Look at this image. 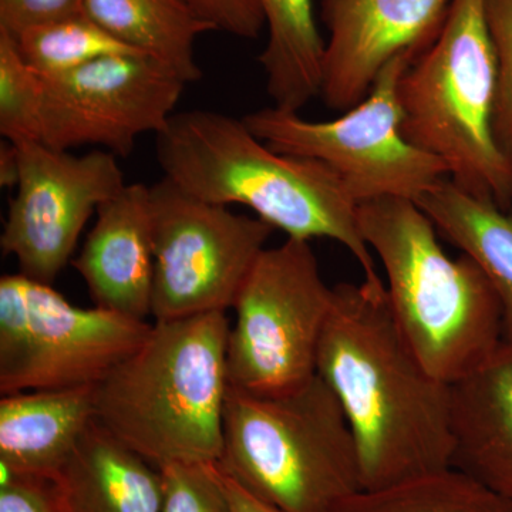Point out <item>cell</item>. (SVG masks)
I'll return each mask as SVG.
<instances>
[{"label": "cell", "instance_id": "6da1fadb", "mask_svg": "<svg viewBox=\"0 0 512 512\" xmlns=\"http://www.w3.org/2000/svg\"><path fill=\"white\" fill-rule=\"evenodd\" d=\"M318 375L355 437L362 488L382 490L453 468V397L414 355L386 285L333 286Z\"/></svg>", "mask_w": 512, "mask_h": 512}, {"label": "cell", "instance_id": "7a4b0ae2", "mask_svg": "<svg viewBox=\"0 0 512 512\" xmlns=\"http://www.w3.org/2000/svg\"><path fill=\"white\" fill-rule=\"evenodd\" d=\"M164 177L212 204H241L288 238L348 248L365 282L382 285L359 225V204L329 165L276 153L244 120L214 110L175 113L156 136Z\"/></svg>", "mask_w": 512, "mask_h": 512}, {"label": "cell", "instance_id": "3957f363", "mask_svg": "<svg viewBox=\"0 0 512 512\" xmlns=\"http://www.w3.org/2000/svg\"><path fill=\"white\" fill-rule=\"evenodd\" d=\"M225 312L154 322L96 386V419L157 468L218 463L229 390Z\"/></svg>", "mask_w": 512, "mask_h": 512}, {"label": "cell", "instance_id": "277c9868", "mask_svg": "<svg viewBox=\"0 0 512 512\" xmlns=\"http://www.w3.org/2000/svg\"><path fill=\"white\" fill-rule=\"evenodd\" d=\"M359 225L382 261L390 309L414 355L441 382L464 379L503 335L504 306L483 268L467 254L450 258L412 200L362 202Z\"/></svg>", "mask_w": 512, "mask_h": 512}, {"label": "cell", "instance_id": "5b68a950", "mask_svg": "<svg viewBox=\"0 0 512 512\" xmlns=\"http://www.w3.org/2000/svg\"><path fill=\"white\" fill-rule=\"evenodd\" d=\"M217 464L282 512H336L363 490L353 431L319 375L274 397L229 387Z\"/></svg>", "mask_w": 512, "mask_h": 512}, {"label": "cell", "instance_id": "8992f818", "mask_svg": "<svg viewBox=\"0 0 512 512\" xmlns=\"http://www.w3.org/2000/svg\"><path fill=\"white\" fill-rule=\"evenodd\" d=\"M403 137L440 158L450 180L508 211L512 167L494 137L497 59L485 0H453L439 36L397 86Z\"/></svg>", "mask_w": 512, "mask_h": 512}, {"label": "cell", "instance_id": "52a82bcc", "mask_svg": "<svg viewBox=\"0 0 512 512\" xmlns=\"http://www.w3.org/2000/svg\"><path fill=\"white\" fill-rule=\"evenodd\" d=\"M333 303L305 239L265 248L232 308L229 387L258 397L298 390L318 375V352Z\"/></svg>", "mask_w": 512, "mask_h": 512}, {"label": "cell", "instance_id": "ba28073f", "mask_svg": "<svg viewBox=\"0 0 512 512\" xmlns=\"http://www.w3.org/2000/svg\"><path fill=\"white\" fill-rule=\"evenodd\" d=\"M413 63L399 57L387 64L366 99L339 119L308 121L272 106L242 120L276 153L329 165L357 204L380 198L416 202L450 173L440 158L414 147L400 130L397 86Z\"/></svg>", "mask_w": 512, "mask_h": 512}, {"label": "cell", "instance_id": "9c48e42d", "mask_svg": "<svg viewBox=\"0 0 512 512\" xmlns=\"http://www.w3.org/2000/svg\"><path fill=\"white\" fill-rule=\"evenodd\" d=\"M151 325L74 306L22 274L0 279V393L97 386L147 338Z\"/></svg>", "mask_w": 512, "mask_h": 512}, {"label": "cell", "instance_id": "30bf717a", "mask_svg": "<svg viewBox=\"0 0 512 512\" xmlns=\"http://www.w3.org/2000/svg\"><path fill=\"white\" fill-rule=\"evenodd\" d=\"M150 197L154 322L227 312L275 228L165 177L151 185Z\"/></svg>", "mask_w": 512, "mask_h": 512}, {"label": "cell", "instance_id": "8fae6325", "mask_svg": "<svg viewBox=\"0 0 512 512\" xmlns=\"http://www.w3.org/2000/svg\"><path fill=\"white\" fill-rule=\"evenodd\" d=\"M42 80L39 143L62 151L99 146L117 157L130 156L143 134L164 130L187 84L141 53L103 57Z\"/></svg>", "mask_w": 512, "mask_h": 512}, {"label": "cell", "instance_id": "7c38bea8", "mask_svg": "<svg viewBox=\"0 0 512 512\" xmlns=\"http://www.w3.org/2000/svg\"><path fill=\"white\" fill-rule=\"evenodd\" d=\"M13 144L18 183L0 247L18 261L19 274L52 285L72 259L90 217L126 187L123 170L106 150L74 156L39 141Z\"/></svg>", "mask_w": 512, "mask_h": 512}, {"label": "cell", "instance_id": "4fadbf2b", "mask_svg": "<svg viewBox=\"0 0 512 512\" xmlns=\"http://www.w3.org/2000/svg\"><path fill=\"white\" fill-rule=\"evenodd\" d=\"M453 0H320L328 29L320 96L348 111L399 57L417 59L439 36Z\"/></svg>", "mask_w": 512, "mask_h": 512}, {"label": "cell", "instance_id": "5bb4252c", "mask_svg": "<svg viewBox=\"0 0 512 512\" xmlns=\"http://www.w3.org/2000/svg\"><path fill=\"white\" fill-rule=\"evenodd\" d=\"M97 221L72 262L94 306L146 320L154 279L150 187L126 184L97 208Z\"/></svg>", "mask_w": 512, "mask_h": 512}, {"label": "cell", "instance_id": "9a60e30c", "mask_svg": "<svg viewBox=\"0 0 512 512\" xmlns=\"http://www.w3.org/2000/svg\"><path fill=\"white\" fill-rule=\"evenodd\" d=\"M453 468L512 504V318L493 352L451 384Z\"/></svg>", "mask_w": 512, "mask_h": 512}, {"label": "cell", "instance_id": "2e32d148", "mask_svg": "<svg viewBox=\"0 0 512 512\" xmlns=\"http://www.w3.org/2000/svg\"><path fill=\"white\" fill-rule=\"evenodd\" d=\"M96 386L29 390L0 400V468L59 476L96 420Z\"/></svg>", "mask_w": 512, "mask_h": 512}, {"label": "cell", "instance_id": "e0dca14e", "mask_svg": "<svg viewBox=\"0 0 512 512\" xmlns=\"http://www.w3.org/2000/svg\"><path fill=\"white\" fill-rule=\"evenodd\" d=\"M72 512H161L163 474L94 420L59 476Z\"/></svg>", "mask_w": 512, "mask_h": 512}, {"label": "cell", "instance_id": "ac0fdd59", "mask_svg": "<svg viewBox=\"0 0 512 512\" xmlns=\"http://www.w3.org/2000/svg\"><path fill=\"white\" fill-rule=\"evenodd\" d=\"M84 9L110 35L163 63L183 82L201 80L195 40L214 28L185 0H84Z\"/></svg>", "mask_w": 512, "mask_h": 512}, {"label": "cell", "instance_id": "d6986e66", "mask_svg": "<svg viewBox=\"0 0 512 512\" xmlns=\"http://www.w3.org/2000/svg\"><path fill=\"white\" fill-rule=\"evenodd\" d=\"M436 228L483 268L512 318V217L494 202L478 200L450 178L416 201Z\"/></svg>", "mask_w": 512, "mask_h": 512}, {"label": "cell", "instance_id": "ffe728a7", "mask_svg": "<svg viewBox=\"0 0 512 512\" xmlns=\"http://www.w3.org/2000/svg\"><path fill=\"white\" fill-rule=\"evenodd\" d=\"M268 42L259 56L266 92L279 110L298 113L320 94L325 42L313 16L312 0H259Z\"/></svg>", "mask_w": 512, "mask_h": 512}, {"label": "cell", "instance_id": "44dd1931", "mask_svg": "<svg viewBox=\"0 0 512 512\" xmlns=\"http://www.w3.org/2000/svg\"><path fill=\"white\" fill-rule=\"evenodd\" d=\"M336 512H512V504L451 470L350 497Z\"/></svg>", "mask_w": 512, "mask_h": 512}, {"label": "cell", "instance_id": "7402d4cb", "mask_svg": "<svg viewBox=\"0 0 512 512\" xmlns=\"http://www.w3.org/2000/svg\"><path fill=\"white\" fill-rule=\"evenodd\" d=\"M13 37L23 60L40 77L72 72L107 56L140 53L87 15L55 20Z\"/></svg>", "mask_w": 512, "mask_h": 512}, {"label": "cell", "instance_id": "603a6c76", "mask_svg": "<svg viewBox=\"0 0 512 512\" xmlns=\"http://www.w3.org/2000/svg\"><path fill=\"white\" fill-rule=\"evenodd\" d=\"M43 80L20 55L15 37L0 29V134L10 143L40 141Z\"/></svg>", "mask_w": 512, "mask_h": 512}, {"label": "cell", "instance_id": "cb8c5ba5", "mask_svg": "<svg viewBox=\"0 0 512 512\" xmlns=\"http://www.w3.org/2000/svg\"><path fill=\"white\" fill-rule=\"evenodd\" d=\"M160 470L164 490L161 512H234L217 463H174Z\"/></svg>", "mask_w": 512, "mask_h": 512}, {"label": "cell", "instance_id": "d4e9b609", "mask_svg": "<svg viewBox=\"0 0 512 512\" xmlns=\"http://www.w3.org/2000/svg\"><path fill=\"white\" fill-rule=\"evenodd\" d=\"M485 13L497 59L494 137L512 167V0H485Z\"/></svg>", "mask_w": 512, "mask_h": 512}, {"label": "cell", "instance_id": "484cf974", "mask_svg": "<svg viewBox=\"0 0 512 512\" xmlns=\"http://www.w3.org/2000/svg\"><path fill=\"white\" fill-rule=\"evenodd\" d=\"M0 512H72L59 478L2 470Z\"/></svg>", "mask_w": 512, "mask_h": 512}, {"label": "cell", "instance_id": "4316f807", "mask_svg": "<svg viewBox=\"0 0 512 512\" xmlns=\"http://www.w3.org/2000/svg\"><path fill=\"white\" fill-rule=\"evenodd\" d=\"M198 18L241 39H255L265 28V15L259 0H185Z\"/></svg>", "mask_w": 512, "mask_h": 512}, {"label": "cell", "instance_id": "83f0119b", "mask_svg": "<svg viewBox=\"0 0 512 512\" xmlns=\"http://www.w3.org/2000/svg\"><path fill=\"white\" fill-rule=\"evenodd\" d=\"M79 15H87L84 0H0V29L12 36Z\"/></svg>", "mask_w": 512, "mask_h": 512}, {"label": "cell", "instance_id": "f1b7e54d", "mask_svg": "<svg viewBox=\"0 0 512 512\" xmlns=\"http://www.w3.org/2000/svg\"><path fill=\"white\" fill-rule=\"evenodd\" d=\"M218 467V464H217ZM221 483L224 485L225 493L234 512H282L274 505L265 503L261 498L249 493L247 488L242 487L234 478L229 477L218 467Z\"/></svg>", "mask_w": 512, "mask_h": 512}, {"label": "cell", "instance_id": "f546056e", "mask_svg": "<svg viewBox=\"0 0 512 512\" xmlns=\"http://www.w3.org/2000/svg\"><path fill=\"white\" fill-rule=\"evenodd\" d=\"M18 154L15 144L6 141L0 148V184L2 187H16L18 183Z\"/></svg>", "mask_w": 512, "mask_h": 512}, {"label": "cell", "instance_id": "4dcf8cb0", "mask_svg": "<svg viewBox=\"0 0 512 512\" xmlns=\"http://www.w3.org/2000/svg\"><path fill=\"white\" fill-rule=\"evenodd\" d=\"M507 212H508V214H510V215H511V217H512V200H511L510 208H508V211H507Z\"/></svg>", "mask_w": 512, "mask_h": 512}]
</instances>
